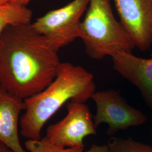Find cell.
<instances>
[{
  "instance_id": "52a82bcc",
  "label": "cell",
  "mask_w": 152,
  "mask_h": 152,
  "mask_svg": "<svg viewBox=\"0 0 152 152\" xmlns=\"http://www.w3.org/2000/svg\"><path fill=\"white\" fill-rule=\"evenodd\" d=\"M120 22L135 47L146 51L152 45V0H114Z\"/></svg>"
},
{
  "instance_id": "5b68a950",
  "label": "cell",
  "mask_w": 152,
  "mask_h": 152,
  "mask_svg": "<svg viewBox=\"0 0 152 152\" xmlns=\"http://www.w3.org/2000/svg\"><path fill=\"white\" fill-rule=\"evenodd\" d=\"M91 99L96 108L94 117V124L96 127L102 124L108 125V135H113L120 131L126 130L131 127L141 126L147 121L146 115L131 106L118 90L110 89L95 91Z\"/></svg>"
},
{
  "instance_id": "9a60e30c",
  "label": "cell",
  "mask_w": 152,
  "mask_h": 152,
  "mask_svg": "<svg viewBox=\"0 0 152 152\" xmlns=\"http://www.w3.org/2000/svg\"><path fill=\"white\" fill-rule=\"evenodd\" d=\"M0 152H15L11 148L0 141Z\"/></svg>"
},
{
  "instance_id": "5bb4252c",
  "label": "cell",
  "mask_w": 152,
  "mask_h": 152,
  "mask_svg": "<svg viewBox=\"0 0 152 152\" xmlns=\"http://www.w3.org/2000/svg\"><path fill=\"white\" fill-rule=\"evenodd\" d=\"M32 0H9V2L20 5L27 6Z\"/></svg>"
},
{
  "instance_id": "30bf717a",
  "label": "cell",
  "mask_w": 152,
  "mask_h": 152,
  "mask_svg": "<svg viewBox=\"0 0 152 152\" xmlns=\"http://www.w3.org/2000/svg\"><path fill=\"white\" fill-rule=\"evenodd\" d=\"M32 15L27 6L11 2L0 4V35L9 26L31 23Z\"/></svg>"
},
{
  "instance_id": "7c38bea8",
  "label": "cell",
  "mask_w": 152,
  "mask_h": 152,
  "mask_svg": "<svg viewBox=\"0 0 152 152\" xmlns=\"http://www.w3.org/2000/svg\"><path fill=\"white\" fill-rule=\"evenodd\" d=\"M24 146L28 152H83L84 146L60 147L51 143L45 137L38 140H27Z\"/></svg>"
},
{
  "instance_id": "3957f363",
  "label": "cell",
  "mask_w": 152,
  "mask_h": 152,
  "mask_svg": "<svg viewBox=\"0 0 152 152\" xmlns=\"http://www.w3.org/2000/svg\"><path fill=\"white\" fill-rule=\"evenodd\" d=\"M88 6L79 30L87 55L100 60L117 53H132L135 44L115 19L110 0H90Z\"/></svg>"
},
{
  "instance_id": "4fadbf2b",
  "label": "cell",
  "mask_w": 152,
  "mask_h": 152,
  "mask_svg": "<svg viewBox=\"0 0 152 152\" xmlns=\"http://www.w3.org/2000/svg\"><path fill=\"white\" fill-rule=\"evenodd\" d=\"M86 152H110L108 145L94 144Z\"/></svg>"
},
{
  "instance_id": "ba28073f",
  "label": "cell",
  "mask_w": 152,
  "mask_h": 152,
  "mask_svg": "<svg viewBox=\"0 0 152 152\" xmlns=\"http://www.w3.org/2000/svg\"><path fill=\"white\" fill-rule=\"evenodd\" d=\"M111 57L115 71L137 87L152 109V57L142 58L132 53H117Z\"/></svg>"
},
{
  "instance_id": "6da1fadb",
  "label": "cell",
  "mask_w": 152,
  "mask_h": 152,
  "mask_svg": "<svg viewBox=\"0 0 152 152\" xmlns=\"http://www.w3.org/2000/svg\"><path fill=\"white\" fill-rule=\"evenodd\" d=\"M61 62L31 23L6 28L0 35V85L25 100L54 80Z\"/></svg>"
},
{
  "instance_id": "277c9868",
  "label": "cell",
  "mask_w": 152,
  "mask_h": 152,
  "mask_svg": "<svg viewBox=\"0 0 152 152\" xmlns=\"http://www.w3.org/2000/svg\"><path fill=\"white\" fill-rule=\"evenodd\" d=\"M89 2L90 0H73L38 18L31 26L58 53L79 38L81 19Z\"/></svg>"
},
{
  "instance_id": "e0dca14e",
  "label": "cell",
  "mask_w": 152,
  "mask_h": 152,
  "mask_svg": "<svg viewBox=\"0 0 152 152\" xmlns=\"http://www.w3.org/2000/svg\"><path fill=\"white\" fill-rule=\"evenodd\" d=\"M151 56H152V54H151Z\"/></svg>"
},
{
  "instance_id": "7a4b0ae2",
  "label": "cell",
  "mask_w": 152,
  "mask_h": 152,
  "mask_svg": "<svg viewBox=\"0 0 152 152\" xmlns=\"http://www.w3.org/2000/svg\"><path fill=\"white\" fill-rule=\"evenodd\" d=\"M95 90L92 73L81 66L61 63L56 76L47 87L24 100L26 107L19 125L21 135L27 140L40 139L44 125L65 103H86Z\"/></svg>"
},
{
  "instance_id": "2e32d148",
  "label": "cell",
  "mask_w": 152,
  "mask_h": 152,
  "mask_svg": "<svg viewBox=\"0 0 152 152\" xmlns=\"http://www.w3.org/2000/svg\"><path fill=\"white\" fill-rule=\"evenodd\" d=\"M9 2V0H0V4H4Z\"/></svg>"
},
{
  "instance_id": "8992f818",
  "label": "cell",
  "mask_w": 152,
  "mask_h": 152,
  "mask_svg": "<svg viewBox=\"0 0 152 152\" xmlns=\"http://www.w3.org/2000/svg\"><path fill=\"white\" fill-rule=\"evenodd\" d=\"M67 114L60 121L49 126L45 136L51 143L65 148L81 147L84 139L97 134L92 114L85 103L69 101Z\"/></svg>"
},
{
  "instance_id": "8fae6325",
  "label": "cell",
  "mask_w": 152,
  "mask_h": 152,
  "mask_svg": "<svg viewBox=\"0 0 152 152\" xmlns=\"http://www.w3.org/2000/svg\"><path fill=\"white\" fill-rule=\"evenodd\" d=\"M107 145L110 152H152V146L131 138L113 137Z\"/></svg>"
},
{
  "instance_id": "9c48e42d",
  "label": "cell",
  "mask_w": 152,
  "mask_h": 152,
  "mask_svg": "<svg viewBox=\"0 0 152 152\" xmlns=\"http://www.w3.org/2000/svg\"><path fill=\"white\" fill-rule=\"evenodd\" d=\"M25 107L24 100L11 95L0 85V141L15 152H27L19 136L20 115Z\"/></svg>"
},
{
  "instance_id": "ac0fdd59",
  "label": "cell",
  "mask_w": 152,
  "mask_h": 152,
  "mask_svg": "<svg viewBox=\"0 0 152 152\" xmlns=\"http://www.w3.org/2000/svg\"></svg>"
}]
</instances>
